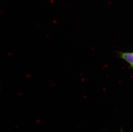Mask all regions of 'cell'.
<instances>
[{
    "label": "cell",
    "instance_id": "obj_1",
    "mask_svg": "<svg viewBox=\"0 0 133 132\" xmlns=\"http://www.w3.org/2000/svg\"><path fill=\"white\" fill-rule=\"evenodd\" d=\"M119 55L121 58L128 63L131 67H133V53L120 52Z\"/></svg>",
    "mask_w": 133,
    "mask_h": 132
},
{
    "label": "cell",
    "instance_id": "obj_2",
    "mask_svg": "<svg viewBox=\"0 0 133 132\" xmlns=\"http://www.w3.org/2000/svg\"><path fill=\"white\" fill-rule=\"evenodd\" d=\"M121 132H123V131H121Z\"/></svg>",
    "mask_w": 133,
    "mask_h": 132
}]
</instances>
